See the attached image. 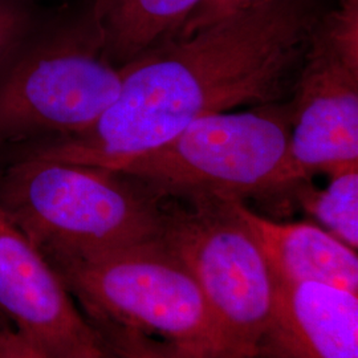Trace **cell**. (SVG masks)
Instances as JSON below:
<instances>
[{"mask_svg": "<svg viewBox=\"0 0 358 358\" xmlns=\"http://www.w3.org/2000/svg\"><path fill=\"white\" fill-rule=\"evenodd\" d=\"M319 16L315 0H272L170 38L121 66L117 99L88 131L22 155L105 166L201 117L276 103L297 78Z\"/></svg>", "mask_w": 358, "mask_h": 358, "instance_id": "6da1fadb", "label": "cell"}, {"mask_svg": "<svg viewBox=\"0 0 358 358\" xmlns=\"http://www.w3.org/2000/svg\"><path fill=\"white\" fill-rule=\"evenodd\" d=\"M164 202L106 167L38 155L0 167V206L50 263L159 238Z\"/></svg>", "mask_w": 358, "mask_h": 358, "instance_id": "7a4b0ae2", "label": "cell"}, {"mask_svg": "<svg viewBox=\"0 0 358 358\" xmlns=\"http://www.w3.org/2000/svg\"><path fill=\"white\" fill-rule=\"evenodd\" d=\"M121 66L103 53L92 0L47 13L0 77V153L17 154L88 131L113 103Z\"/></svg>", "mask_w": 358, "mask_h": 358, "instance_id": "3957f363", "label": "cell"}, {"mask_svg": "<svg viewBox=\"0 0 358 358\" xmlns=\"http://www.w3.org/2000/svg\"><path fill=\"white\" fill-rule=\"evenodd\" d=\"M291 112L268 103L195 120L166 141L105 165L162 198L244 196L289 190Z\"/></svg>", "mask_w": 358, "mask_h": 358, "instance_id": "277c9868", "label": "cell"}, {"mask_svg": "<svg viewBox=\"0 0 358 358\" xmlns=\"http://www.w3.org/2000/svg\"><path fill=\"white\" fill-rule=\"evenodd\" d=\"M51 264L92 324L239 358L192 273L159 238Z\"/></svg>", "mask_w": 358, "mask_h": 358, "instance_id": "5b68a950", "label": "cell"}, {"mask_svg": "<svg viewBox=\"0 0 358 358\" xmlns=\"http://www.w3.org/2000/svg\"><path fill=\"white\" fill-rule=\"evenodd\" d=\"M164 202L159 239L189 269L232 353L255 358L268 329L276 280L235 201L217 196Z\"/></svg>", "mask_w": 358, "mask_h": 358, "instance_id": "8992f818", "label": "cell"}, {"mask_svg": "<svg viewBox=\"0 0 358 358\" xmlns=\"http://www.w3.org/2000/svg\"><path fill=\"white\" fill-rule=\"evenodd\" d=\"M289 106L291 183L358 167V0L319 16Z\"/></svg>", "mask_w": 358, "mask_h": 358, "instance_id": "52a82bcc", "label": "cell"}, {"mask_svg": "<svg viewBox=\"0 0 358 358\" xmlns=\"http://www.w3.org/2000/svg\"><path fill=\"white\" fill-rule=\"evenodd\" d=\"M0 313L45 358L99 337L50 260L1 206Z\"/></svg>", "mask_w": 358, "mask_h": 358, "instance_id": "ba28073f", "label": "cell"}, {"mask_svg": "<svg viewBox=\"0 0 358 358\" xmlns=\"http://www.w3.org/2000/svg\"><path fill=\"white\" fill-rule=\"evenodd\" d=\"M255 358H358V294L320 282H278Z\"/></svg>", "mask_w": 358, "mask_h": 358, "instance_id": "9c48e42d", "label": "cell"}, {"mask_svg": "<svg viewBox=\"0 0 358 358\" xmlns=\"http://www.w3.org/2000/svg\"><path fill=\"white\" fill-rule=\"evenodd\" d=\"M278 282H320L358 294L357 251L315 222H278L236 199Z\"/></svg>", "mask_w": 358, "mask_h": 358, "instance_id": "30bf717a", "label": "cell"}, {"mask_svg": "<svg viewBox=\"0 0 358 358\" xmlns=\"http://www.w3.org/2000/svg\"><path fill=\"white\" fill-rule=\"evenodd\" d=\"M205 0H92L103 53L124 66L178 36Z\"/></svg>", "mask_w": 358, "mask_h": 358, "instance_id": "8fae6325", "label": "cell"}, {"mask_svg": "<svg viewBox=\"0 0 358 358\" xmlns=\"http://www.w3.org/2000/svg\"><path fill=\"white\" fill-rule=\"evenodd\" d=\"M324 189L301 180L289 190L294 192L301 208L322 229L357 251L358 167L329 176Z\"/></svg>", "mask_w": 358, "mask_h": 358, "instance_id": "7c38bea8", "label": "cell"}, {"mask_svg": "<svg viewBox=\"0 0 358 358\" xmlns=\"http://www.w3.org/2000/svg\"><path fill=\"white\" fill-rule=\"evenodd\" d=\"M92 327L110 358H235L170 344L115 325L92 324Z\"/></svg>", "mask_w": 358, "mask_h": 358, "instance_id": "4fadbf2b", "label": "cell"}, {"mask_svg": "<svg viewBox=\"0 0 358 358\" xmlns=\"http://www.w3.org/2000/svg\"><path fill=\"white\" fill-rule=\"evenodd\" d=\"M44 16L36 0H0V77L24 50Z\"/></svg>", "mask_w": 358, "mask_h": 358, "instance_id": "5bb4252c", "label": "cell"}, {"mask_svg": "<svg viewBox=\"0 0 358 358\" xmlns=\"http://www.w3.org/2000/svg\"><path fill=\"white\" fill-rule=\"evenodd\" d=\"M267 1H272V0H205L192 13L186 24L182 28V31L179 32L178 36L189 35L194 31L207 26L210 23H214L230 13L247 10Z\"/></svg>", "mask_w": 358, "mask_h": 358, "instance_id": "9a60e30c", "label": "cell"}, {"mask_svg": "<svg viewBox=\"0 0 358 358\" xmlns=\"http://www.w3.org/2000/svg\"><path fill=\"white\" fill-rule=\"evenodd\" d=\"M0 358H45V356L13 327H0Z\"/></svg>", "mask_w": 358, "mask_h": 358, "instance_id": "2e32d148", "label": "cell"}, {"mask_svg": "<svg viewBox=\"0 0 358 358\" xmlns=\"http://www.w3.org/2000/svg\"><path fill=\"white\" fill-rule=\"evenodd\" d=\"M55 358H110L105 352L100 338L90 340L85 343H81L78 345L73 346Z\"/></svg>", "mask_w": 358, "mask_h": 358, "instance_id": "e0dca14e", "label": "cell"}, {"mask_svg": "<svg viewBox=\"0 0 358 358\" xmlns=\"http://www.w3.org/2000/svg\"><path fill=\"white\" fill-rule=\"evenodd\" d=\"M4 325H10L7 321L4 320V317L1 316V313H0V327H4Z\"/></svg>", "mask_w": 358, "mask_h": 358, "instance_id": "ac0fdd59", "label": "cell"}]
</instances>
